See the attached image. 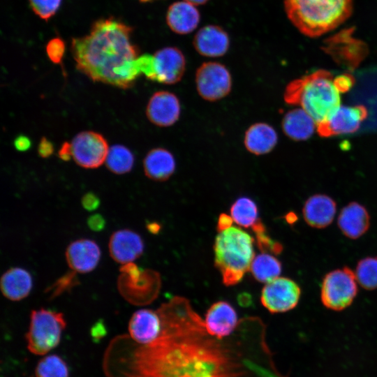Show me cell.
Here are the masks:
<instances>
[{"instance_id": "cell-1", "label": "cell", "mask_w": 377, "mask_h": 377, "mask_svg": "<svg viewBox=\"0 0 377 377\" xmlns=\"http://www.w3.org/2000/svg\"><path fill=\"white\" fill-rule=\"evenodd\" d=\"M159 337L112 357L111 377H274L276 369L257 318L239 320L230 336L209 334L189 302L175 297L157 310Z\"/></svg>"}, {"instance_id": "cell-2", "label": "cell", "mask_w": 377, "mask_h": 377, "mask_svg": "<svg viewBox=\"0 0 377 377\" xmlns=\"http://www.w3.org/2000/svg\"><path fill=\"white\" fill-rule=\"evenodd\" d=\"M131 31L113 18L95 22L89 34L72 40L77 68L94 82L131 87L141 73L138 50L131 40Z\"/></svg>"}, {"instance_id": "cell-3", "label": "cell", "mask_w": 377, "mask_h": 377, "mask_svg": "<svg viewBox=\"0 0 377 377\" xmlns=\"http://www.w3.org/2000/svg\"><path fill=\"white\" fill-rule=\"evenodd\" d=\"M284 7L288 18L300 33L316 38L350 17L353 0H284Z\"/></svg>"}, {"instance_id": "cell-4", "label": "cell", "mask_w": 377, "mask_h": 377, "mask_svg": "<svg viewBox=\"0 0 377 377\" xmlns=\"http://www.w3.org/2000/svg\"><path fill=\"white\" fill-rule=\"evenodd\" d=\"M333 80L332 74L323 69L294 80L286 87L285 102L301 105L317 125L340 106L339 92Z\"/></svg>"}, {"instance_id": "cell-5", "label": "cell", "mask_w": 377, "mask_h": 377, "mask_svg": "<svg viewBox=\"0 0 377 377\" xmlns=\"http://www.w3.org/2000/svg\"><path fill=\"white\" fill-rule=\"evenodd\" d=\"M215 265L226 286L239 283L255 257L253 238L245 230L231 226L219 230L214 244Z\"/></svg>"}, {"instance_id": "cell-6", "label": "cell", "mask_w": 377, "mask_h": 377, "mask_svg": "<svg viewBox=\"0 0 377 377\" xmlns=\"http://www.w3.org/2000/svg\"><path fill=\"white\" fill-rule=\"evenodd\" d=\"M66 326L61 312L43 308L32 310L25 336L28 350L37 355L47 353L59 345Z\"/></svg>"}, {"instance_id": "cell-7", "label": "cell", "mask_w": 377, "mask_h": 377, "mask_svg": "<svg viewBox=\"0 0 377 377\" xmlns=\"http://www.w3.org/2000/svg\"><path fill=\"white\" fill-rule=\"evenodd\" d=\"M355 273L348 267L327 273L322 283L320 298L323 305L334 311H341L351 304L357 286Z\"/></svg>"}, {"instance_id": "cell-8", "label": "cell", "mask_w": 377, "mask_h": 377, "mask_svg": "<svg viewBox=\"0 0 377 377\" xmlns=\"http://www.w3.org/2000/svg\"><path fill=\"white\" fill-rule=\"evenodd\" d=\"M196 89L199 95L208 101H216L231 91L232 77L228 68L217 62H205L195 73Z\"/></svg>"}, {"instance_id": "cell-9", "label": "cell", "mask_w": 377, "mask_h": 377, "mask_svg": "<svg viewBox=\"0 0 377 377\" xmlns=\"http://www.w3.org/2000/svg\"><path fill=\"white\" fill-rule=\"evenodd\" d=\"M73 158L84 168H96L106 160L109 151L105 138L100 133L85 131L77 134L71 142Z\"/></svg>"}, {"instance_id": "cell-10", "label": "cell", "mask_w": 377, "mask_h": 377, "mask_svg": "<svg viewBox=\"0 0 377 377\" xmlns=\"http://www.w3.org/2000/svg\"><path fill=\"white\" fill-rule=\"evenodd\" d=\"M300 295L297 283L288 278L277 277L263 287L260 301L270 313H283L297 306Z\"/></svg>"}, {"instance_id": "cell-11", "label": "cell", "mask_w": 377, "mask_h": 377, "mask_svg": "<svg viewBox=\"0 0 377 377\" xmlns=\"http://www.w3.org/2000/svg\"><path fill=\"white\" fill-rule=\"evenodd\" d=\"M367 115L364 105H340L327 119L317 124V131L323 138L353 133Z\"/></svg>"}, {"instance_id": "cell-12", "label": "cell", "mask_w": 377, "mask_h": 377, "mask_svg": "<svg viewBox=\"0 0 377 377\" xmlns=\"http://www.w3.org/2000/svg\"><path fill=\"white\" fill-rule=\"evenodd\" d=\"M185 67V57L179 49L174 47L161 49L153 54L152 81L175 84L182 78Z\"/></svg>"}, {"instance_id": "cell-13", "label": "cell", "mask_w": 377, "mask_h": 377, "mask_svg": "<svg viewBox=\"0 0 377 377\" xmlns=\"http://www.w3.org/2000/svg\"><path fill=\"white\" fill-rule=\"evenodd\" d=\"M101 251L98 244L90 239H79L71 242L65 257L71 270L80 274L93 271L101 260Z\"/></svg>"}, {"instance_id": "cell-14", "label": "cell", "mask_w": 377, "mask_h": 377, "mask_svg": "<svg viewBox=\"0 0 377 377\" xmlns=\"http://www.w3.org/2000/svg\"><path fill=\"white\" fill-rule=\"evenodd\" d=\"M181 106L177 96L170 91H158L150 98L146 115L154 124L167 127L173 125L179 118Z\"/></svg>"}, {"instance_id": "cell-15", "label": "cell", "mask_w": 377, "mask_h": 377, "mask_svg": "<svg viewBox=\"0 0 377 377\" xmlns=\"http://www.w3.org/2000/svg\"><path fill=\"white\" fill-rule=\"evenodd\" d=\"M144 242L139 234L130 229H120L110 236L108 243L110 257L122 265L131 263L144 251Z\"/></svg>"}, {"instance_id": "cell-16", "label": "cell", "mask_w": 377, "mask_h": 377, "mask_svg": "<svg viewBox=\"0 0 377 377\" xmlns=\"http://www.w3.org/2000/svg\"><path fill=\"white\" fill-rule=\"evenodd\" d=\"M162 331V321L157 311L141 309L135 311L128 322V332L138 344L155 341Z\"/></svg>"}, {"instance_id": "cell-17", "label": "cell", "mask_w": 377, "mask_h": 377, "mask_svg": "<svg viewBox=\"0 0 377 377\" xmlns=\"http://www.w3.org/2000/svg\"><path fill=\"white\" fill-rule=\"evenodd\" d=\"M237 314L228 302L219 301L207 310L204 320L207 332L219 338L231 335L238 326Z\"/></svg>"}, {"instance_id": "cell-18", "label": "cell", "mask_w": 377, "mask_h": 377, "mask_svg": "<svg viewBox=\"0 0 377 377\" xmlns=\"http://www.w3.org/2000/svg\"><path fill=\"white\" fill-rule=\"evenodd\" d=\"M228 34L216 25H207L201 28L195 34L193 45L201 55L218 57L224 55L229 47Z\"/></svg>"}, {"instance_id": "cell-19", "label": "cell", "mask_w": 377, "mask_h": 377, "mask_svg": "<svg viewBox=\"0 0 377 377\" xmlns=\"http://www.w3.org/2000/svg\"><path fill=\"white\" fill-rule=\"evenodd\" d=\"M336 202L330 197L316 194L311 196L303 207V216L305 221L315 228H323L333 221L336 214Z\"/></svg>"}, {"instance_id": "cell-20", "label": "cell", "mask_w": 377, "mask_h": 377, "mask_svg": "<svg viewBox=\"0 0 377 377\" xmlns=\"http://www.w3.org/2000/svg\"><path fill=\"white\" fill-rule=\"evenodd\" d=\"M337 223L345 236L355 239L367 231L370 224V216L364 206L356 202H352L341 209Z\"/></svg>"}, {"instance_id": "cell-21", "label": "cell", "mask_w": 377, "mask_h": 377, "mask_svg": "<svg viewBox=\"0 0 377 377\" xmlns=\"http://www.w3.org/2000/svg\"><path fill=\"white\" fill-rule=\"evenodd\" d=\"M32 287V276L24 268L11 267L1 276V292L9 300L20 301L24 299L31 293Z\"/></svg>"}, {"instance_id": "cell-22", "label": "cell", "mask_w": 377, "mask_h": 377, "mask_svg": "<svg viewBox=\"0 0 377 377\" xmlns=\"http://www.w3.org/2000/svg\"><path fill=\"white\" fill-rule=\"evenodd\" d=\"M166 20L168 27L175 33L187 34L198 27L200 13L195 5L184 0L177 1L168 8Z\"/></svg>"}, {"instance_id": "cell-23", "label": "cell", "mask_w": 377, "mask_h": 377, "mask_svg": "<svg viewBox=\"0 0 377 377\" xmlns=\"http://www.w3.org/2000/svg\"><path fill=\"white\" fill-rule=\"evenodd\" d=\"M145 175L158 182L168 180L175 172V159L168 150L157 147L151 149L143 161Z\"/></svg>"}, {"instance_id": "cell-24", "label": "cell", "mask_w": 377, "mask_h": 377, "mask_svg": "<svg viewBox=\"0 0 377 377\" xmlns=\"http://www.w3.org/2000/svg\"><path fill=\"white\" fill-rule=\"evenodd\" d=\"M278 136L274 128L263 122L252 124L246 131L244 144L246 149L255 155L270 152L276 146Z\"/></svg>"}, {"instance_id": "cell-25", "label": "cell", "mask_w": 377, "mask_h": 377, "mask_svg": "<svg viewBox=\"0 0 377 377\" xmlns=\"http://www.w3.org/2000/svg\"><path fill=\"white\" fill-rule=\"evenodd\" d=\"M316 122L303 109L288 111L283 118L281 126L283 133L293 140H305L313 133Z\"/></svg>"}, {"instance_id": "cell-26", "label": "cell", "mask_w": 377, "mask_h": 377, "mask_svg": "<svg viewBox=\"0 0 377 377\" xmlns=\"http://www.w3.org/2000/svg\"><path fill=\"white\" fill-rule=\"evenodd\" d=\"M281 268V264L276 258L263 252L254 257L250 270L257 281L267 283L279 276Z\"/></svg>"}, {"instance_id": "cell-27", "label": "cell", "mask_w": 377, "mask_h": 377, "mask_svg": "<svg viewBox=\"0 0 377 377\" xmlns=\"http://www.w3.org/2000/svg\"><path fill=\"white\" fill-rule=\"evenodd\" d=\"M230 216L235 223L244 228H253L260 221L256 204L246 197H241L233 202Z\"/></svg>"}, {"instance_id": "cell-28", "label": "cell", "mask_w": 377, "mask_h": 377, "mask_svg": "<svg viewBox=\"0 0 377 377\" xmlns=\"http://www.w3.org/2000/svg\"><path fill=\"white\" fill-rule=\"evenodd\" d=\"M133 163V154L125 146L114 145L109 149L105 164L110 172L117 175L127 173L132 169Z\"/></svg>"}, {"instance_id": "cell-29", "label": "cell", "mask_w": 377, "mask_h": 377, "mask_svg": "<svg viewBox=\"0 0 377 377\" xmlns=\"http://www.w3.org/2000/svg\"><path fill=\"white\" fill-rule=\"evenodd\" d=\"M36 377H68L65 361L57 355H50L40 359L35 370Z\"/></svg>"}, {"instance_id": "cell-30", "label": "cell", "mask_w": 377, "mask_h": 377, "mask_svg": "<svg viewBox=\"0 0 377 377\" xmlns=\"http://www.w3.org/2000/svg\"><path fill=\"white\" fill-rule=\"evenodd\" d=\"M356 280L366 290L377 288V257H367L360 260L357 265Z\"/></svg>"}, {"instance_id": "cell-31", "label": "cell", "mask_w": 377, "mask_h": 377, "mask_svg": "<svg viewBox=\"0 0 377 377\" xmlns=\"http://www.w3.org/2000/svg\"><path fill=\"white\" fill-rule=\"evenodd\" d=\"M29 2L36 15L47 20L56 13L61 0H29Z\"/></svg>"}, {"instance_id": "cell-32", "label": "cell", "mask_w": 377, "mask_h": 377, "mask_svg": "<svg viewBox=\"0 0 377 377\" xmlns=\"http://www.w3.org/2000/svg\"><path fill=\"white\" fill-rule=\"evenodd\" d=\"M76 272L71 270L58 279L47 290V293H50V298H54L66 291L71 290L75 286L78 284Z\"/></svg>"}, {"instance_id": "cell-33", "label": "cell", "mask_w": 377, "mask_h": 377, "mask_svg": "<svg viewBox=\"0 0 377 377\" xmlns=\"http://www.w3.org/2000/svg\"><path fill=\"white\" fill-rule=\"evenodd\" d=\"M252 229L256 235L258 247L263 252H267L266 251L268 250L277 254L282 251V246L279 243L273 241L267 235L265 228L260 221Z\"/></svg>"}, {"instance_id": "cell-34", "label": "cell", "mask_w": 377, "mask_h": 377, "mask_svg": "<svg viewBox=\"0 0 377 377\" xmlns=\"http://www.w3.org/2000/svg\"><path fill=\"white\" fill-rule=\"evenodd\" d=\"M64 51V43L59 38H54L50 40L46 46L47 54L54 64H58L61 63Z\"/></svg>"}, {"instance_id": "cell-35", "label": "cell", "mask_w": 377, "mask_h": 377, "mask_svg": "<svg viewBox=\"0 0 377 377\" xmlns=\"http://www.w3.org/2000/svg\"><path fill=\"white\" fill-rule=\"evenodd\" d=\"M333 82L339 92L346 93L354 85L355 79L350 74L345 73L336 77Z\"/></svg>"}, {"instance_id": "cell-36", "label": "cell", "mask_w": 377, "mask_h": 377, "mask_svg": "<svg viewBox=\"0 0 377 377\" xmlns=\"http://www.w3.org/2000/svg\"><path fill=\"white\" fill-rule=\"evenodd\" d=\"M81 202L82 207L85 209L94 211L99 207L101 201L99 198L95 193L88 192L82 196Z\"/></svg>"}, {"instance_id": "cell-37", "label": "cell", "mask_w": 377, "mask_h": 377, "mask_svg": "<svg viewBox=\"0 0 377 377\" xmlns=\"http://www.w3.org/2000/svg\"><path fill=\"white\" fill-rule=\"evenodd\" d=\"M87 223L89 229L96 232L103 230L106 224L105 219L99 214H94L89 216Z\"/></svg>"}, {"instance_id": "cell-38", "label": "cell", "mask_w": 377, "mask_h": 377, "mask_svg": "<svg viewBox=\"0 0 377 377\" xmlns=\"http://www.w3.org/2000/svg\"><path fill=\"white\" fill-rule=\"evenodd\" d=\"M54 152V146L52 142L46 137H43L38 147V153L42 158H47Z\"/></svg>"}, {"instance_id": "cell-39", "label": "cell", "mask_w": 377, "mask_h": 377, "mask_svg": "<svg viewBox=\"0 0 377 377\" xmlns=\"http://www.w3.org/2000/svg\"><path fill=\"white\" fill-rule=\"evenodd\" d=\"M15 148L20 151H27L31 145V140L24 135H20L14 140Z\"/></svg>"}, {"instance_id": "cell-40", "label": "cell", "mask_w": 377, "mask_h": 377, "mask_svg": "<svg viewBox=\"0 0 377 377\" xmlns=\"http://www.w3.org/2000/svg\"><path fill=\"white\" fill-rule=\"evenodd\" d=\"M59 158L64 161H68L73 156L72 146L68 142H64L58 151Z\"/></svg>"}, {"instance_id": "cell-41", "label": "cell", "mask_w": 377, "mask_h": 377, "mask_svg": "<svg viewBox=\"0 0 377 377\" xmlns=\"http://www.w3.org/2000/svg\"><path fill=\"white\" fill-rule=\"evenodd\" d=\"M106 330L104 324L100 320L96 323L91 330V334L94 340L98 341L105 336Z\"/></svg>"}, {"instance_id": "cell-42", "label": "cell", "mask_w": 377, "mask_h": 377, "mask_svg": "<svg viewBox=\"0 0 377 377\" xmlns=\"http://www.w3.org/2000/svg\"><path fill=\"white\" fill-rule=\"evenodd\" d=\"M233 220L232 217L226 214H221L218 221V230H221L232 226Z\"/></svg>"}, {"instance_id": "cell-43", "label": "cell", "mask_w": 377, "mask_h": 377, "mask_svg": "<svg viewBox=\"0 0 377 377\" xmlns=\"http://www.w3.org/2000/svg\"><path fill=\"white\" fill-rule=\"evenodd\" d=\"M147 228L151 232H154V233H156L159 230V227L158 224L156 223H151L149 224L147 226Z\"/></svg>"}, {"instance_id": "cell-44", "label": "cell", "mask_w": 377, "mask_h": 377, "mask_svg": "<svg viewBox=\"0 0 377 377\" xmlns=\"http://www.w3.org/2000/svg\"><path fill=\"white\" fill-rule=\"evenodd\" d=\"M195 6L201 5L205 3L208 0H184Z\"/></svg>"}]
</instances>
